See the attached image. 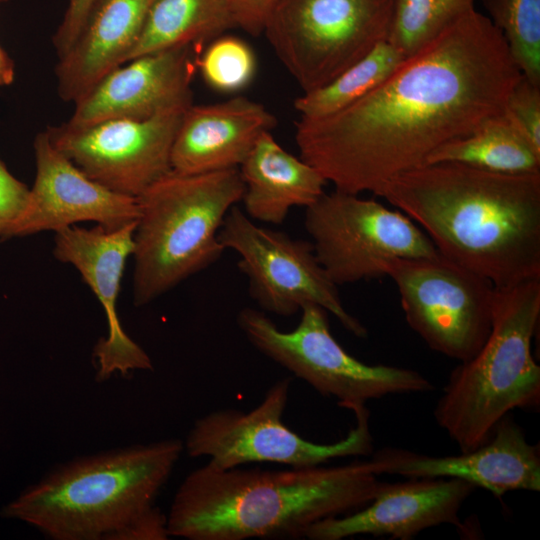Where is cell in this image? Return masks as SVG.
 Returning a JSON list of instances; mask_svg holds the SVG:
<instances>
[{"label":"cell","instance_id":"obj_11","mask_svg":"<svg viewBox=\"0 0 540 540\" xmlns=\"http://www.w3.org/2000/svg\"><path fill=\"white\" fill-rule=\"evenodd\" d=\"M395 283L410 328L433 351L464 362L485 343L492 323L494 285L439 254L384 265Z\"/></svg>","mask_w":540,"mask_h":540},{"label":"cell","instance_id":"obj_26","mask_svg":"<svg viewBox=\"0 0 540 540\" xmlns=\"http://www.w3.org/2000/svg\"><path fill=\"white\" fill-rule=\"evenodd\" d=\"M474 9V0H397L388 42L405 57Z\"/></svg>","mask_w":540,"mask_h":540},{"label":"cell","instance_id":"obj_15","mask_svg":"<svg viewBox=\"0 0 540 540\" xmlns=\"http://www.w3.org/2000/svg\"><path fill=\"white\" fill-rule=\"evenodd\" d=\"M36 173L27 204L7 239L43 231L57 232L84 221L118 229L137 221V199L92 180L50 141L47 130L36 135Z\"/></svg>","mask_w":540,"mask_h":540},{"label":"cell","instance_id":"obj_28","mask_svg":"<svg viewBox=\"0 0 540 540\" xmlns=\"http://www.w3.org/2000/svg\"><path fill=\"white\" fill-rule=\"evenodd\" d=\"M504 114L540 153V84L521 75L507 97Z\"/></svg>","mask_w":540,"mask_h":540},{"label":"cell","instance_id":"obj_14","mask_svg":"<svg viewBox=\"0 0 540 540\" xmlns=\"http://www.w3.org/2000/svg\"><path fill=\"white\" fill-rule=\"evenodd\" d=\"M136 222L118 229L73 225L55 232V258L78 270L105 313L108 333L93 349L98 381L153 369L150 356L123 329L117 311L121 279L134 251Z\"/></svg>","mask_w":540,"mask_h":540},{"label":"cell","instance_id":"obj_17","mask_svg":"<svg viewBox=\"0 0 540 540\" xmlns=\"http://www.w3.org/2000/svg\"><path fill=\"white\" fill-rule=\"evenodd\" d=\"M374 456L383 474L405 478H456L501 497L510 491L540 490L539 445L506 415L483 445L458 455L429 456L401 448H383Z\"/></svg>","mask_w":540,"mask_h":540},{"label":"cell","instance_id":"obj_6","mask_svg":"<svg viewBox=\"0 0 540 540\" xmlns=\"http://www.w3.org/2000/svg\"><path fill=\"white\" fill-rule=\"evenodd\" d=\"M243 192L239 169L201 174L171 170L136 198V306L151 303L222 256L218 233Z\"/></svg>","mask_w":540,"mask_h":540},{"label":"cell","instance_id":"obj_7","mask_svg":"<svg viewBox=\"0 0 540 540\" xmlns=\"http://www.w3.org/2000/svg\"><path fill=\"white\" fill-rule=\"evenodd\" d=\"M299 323L282 331L266 312L246 307L237 323L247 340L263 355L302 379L345 409L389 395L427 393L433 383L420 372L389 365H369L350 355L333 337L328 312L306 304Z\"/></svg>","mask_w":540,"mask_h":540},{"label":"cell","instance_id":"obj_24","mask_svg":"<svg viewBox=\"0 0 540 540\" xmlns=\"http://www.w3.org/2000/svg\"><path fill=\"white\" fill-rule=\"evenodd\" d=\"M404 58L391 43L381 42L325 86L302 93L294 101L295 110L300 117L333 113L378 86Z\"/></svg>","mask_w":540,"mask_h":540},{"label":"cell","instance_id":"obj_5","mask_svg":"<svg viewBox=\"0 0 540 540\" xmlns=\"http://www.w3.org/2000/svg\"><path fill=\"white\" fill-rule=\"evenodd\" d=\"M540 318V277L496 288L489 336L450 372L433 415L460 452L492 436L514 409L540 405V366L532 339Z\"/></svg>","mask_w":540,"mask_h":540},{"label":"cell","instance_id":"obj_12","mask_svg":"<svg viewBox=\"0 0 540 540\" xmlns=\"http://www.w3.org/2000/svg\"><path fill=\"white\" fill-rule=\"evenodd\" d=\"M218 239L225 250L239 255L250 296L264 312L290 316L316 304L354 336L367 337L366 327L343 305L311 242L260 226L237 206L226 215Z\"/></svg>","mask_w":540,"mask_h":540},{"label":"cell","instance_id":"obj_32","mask_svg":"<svg viewBox=\"0 0 540 540\" xmlns=\"http://www.w3.org/2000/svg\"><path fill=\"white\" fill-rule=\"evenodd\" d=\"M169 537L167 516L154 506L115 532L109 540H166Z\"/></svg>","mask_w":540,"mask_h":540},{"label":"cell","instance_id":"obj_29","mask_svg":"<svg viewBox=\"0 0 540 540\" xmlns=\"http://www.w3.org/2000/svg\"><path fill=\"white\" fill-rule=\"evenodd\" d=\"M30 188L15 178L0 161V242L23 212Z\"/></svg>","mask_w":540,"mask_h":540},{"label":"cell","instance_id":"obj_19","mask_svg":"<svg viewBox=\"0 0 540 540\" xmlns=\"http://www.w3.org/2000/svg\"><path fill=\"white\" fill-rule=\"evenodd\" d=\"M276 118L254 100L237 96L223 102L190 105L179 124L171 170L201 174L238 169Z\"/></svg>","mask_w":540,"mask_h":540},{"label":"cell","instance_id":"obj_34","mask_svg":"<svg viewBox=\"0 0 540 540\" xmlns=\"http://www.w3.org/2000/svg\"><path fill=\"white\" fill-rule=\"evenodd\" d=\"M4 1H6V0H0V3H1V2H4Z\"/></svg>","mask_w":540,"mask_h":540},{"label":"cell","instance_id":"obj_33","mask_svg":"<svg viewBox=\"0 0 540 540\" xmlns=\"http://www.w3.org/2000/svg\"><path fill=\"white\" fill-rule=\"evenodd\" d=\"M15 76L14 64L7 53L0 47V86L10 85Z\"/></svg>","mask_w":540,"mask_h":540},{"label":"cell","instance_id":"obj_10","mask_svg":"<svg viewBox=\"0 0 540 540\" xmlns=\"http://www.w3.org/2000/svg\"><path fill=\"white\" fill-rule=\"evenodd\" d=\"M305 209L317 259L337 286L384 276L394 259L440 254L412 219L377 200L335 189Z\"/></svg>","mask_w":540,"mask_h":540},{"label":"cell","instance_id":"obj_20","mask_svg":"<svg viewBox=\"0 0 540 540\" xmlns=\"http://www.w3.org/2000/svg\"><path fill=\"white\" fill-rule=\"evenodd\" d=\"M155 0H100L56 65L57 91L75 103L102 77L126 62Z\"/></svg>","mask_w":540,"mask_h":540},{"label":"cell","instance_id":"obj_22","mask_svg":"<svg viewBox=\"0 0 540 540\" xmlns=\"http://www.w3.org/2000/svg\"><path fill=\"white\" fill-rule=\"evenodd\" d=\"M226 0H155L126 62L180 46H201L234 27Z\"/></svg>","mask_w":540,"mask_h":540},{"label":"cell","instance_id":"obj_4","mask_svg":"<svg viewBox=\"0 0 540 540\" xmlns=\"http://www.w3.org/2000/svg\"><path fill=\"white\" fill-rule=\"evenodd\" d=\"M183 450L181 440L164 439L74 459L24 489L1 514L53 540H109L155 506Z\"/></svg>","mask_w":540,"mask_h":540},{"label":"cell","instance_id":"obj_23","mask_svg":"<svg viewBox=\"0 0 540 540\" xmlns=\"http://www.w3.org/2000/svg\"><path fill=\"white\" fill-rule=\"evenodd\" d=\"M442 162L506 174L540 173V153L504 112L472 133L444 143L428 156L425 164Z\"/></svg>","mask_w":540,"mask_h":540},{"label":"cell","instance_id":"obj_25","mask_svg":"<svg viewBox=\"0 0 540 540\" xmlns=\"http://www.w3.org/2000/svg\"><path fill=\"white\" fill-rule=\"evenodd\" d=\"M521 74L540 84V0H482Z\"/></svg>","mask_w":540,"mask_h":540},{"label":"cell","instance_id":"obj_30","mask_svg":"<svg viewBox=\"0 0 540 540\" xmlns=\"http://www.w3.org/2000/svg\"><path fill=\"white\" fill-rule=\"evenodd\" d=\"M100 0H68L62 22L53 37L58 58L63 56L78 38L90 14Z\"/></svg>","mask_w":540,"mask_h":540},{"label":"cell","instance_id":"obj_8","mask_svg":"<svg viewBox=\"0 0 540 540\" xmlns=\"http://www.w3.org/2000/svg\"><path fill=\"white\" fill-rule=\"evenodd\" d=\"M290 385V378L277 381L248 412L226 408L199 417L183 442L184 450L192 458L207 457V463L218 469L263 462L313 467L338 458L372 454L366 405L351 409L356 424L345 438L334 443L312 442L286 426L282 416Z\"/></svg>","mask_w":540,"mask_h":540},{"label":"cell","instance_id":"obj_18","mask_svg":"<svg viewBox=\"0 0 540 540\" xmlns=\"http://www.w3.org/2000/svg\"><path fill=\"white\" fill-rule=\"evenodd\" d=\"M475 487L456 478H408L388 483L363 508L322 520L304 538L341 540L360 535L408 540L442 524L461 525L459 511Z\"/></svg>","mask_w":540,"mask_h":540},{"label":"cell","instance_id":"obj_1","mask_svg":"<svg viewBox=\"0 0 540 540\" xmlns=\"http://www.w3.org/2000/svg\"><path fill=\"white\" fill-rule=\"evenodd\" d=\"M501 32L472 9L347 106L300 117V157L335 189L374 195L446 142L504 112L521 77Z\"/></svg>","mask_w":540,"mask_h":540},{"label":"cell","instance_id":"obj_2","mask_svg":"<svg viewBox=\"0 0 540 540\" xmlns=\"http://www.w3.org/2000/svg\"><path fill=\"white\" fill-rule=\"evenodd\" d=\"M376 195L412 219L442 256L494 287L540 277V173L424 164Z\"/></svg>","mask_w":540,"mask_h":540},{"label":"cell","instance_id":"obj_9","mask_svg":"<svg viewBox=\"0 0 540 540\" xmlns=\"http://www.w3.org/2000/svg\"><path fill=\"white\" fill-rule=\"evenodd\" d=\"M397 0H279L264 32L303 93L387 41Z\"/></svg>","mask_w":540,"mask_h":540},{"label":"cell","instance_id":"obj_27","mask_svg":"<svg viewBox=\"0 0 540 540\" xmlns=\"http://www.w3.org/2000/svg\"><path fill=\"white\" fill-rule=\"evenodd\" d=\"M196 65L212 89L233 93L247 87L256 72L252 48L234 36H218L197 58Z\"/></svg>","mask_w":540,"mask_h":540},{"label":"cell","instance_id":"obj_31","mask_svg":"<svg viewBox=\"0 0 540 540\" xmlns=\"http://www.w3.org/2000/svg\"><path fill=\"white\" fill-rule=\"evenodd\" d=\"M234 25L258 36L279 0H226Z\"/></svg>","mask_w":540,"mask_h":540},{"label":"cell","instance_id":"obj_21","mask_svg":"<svg viewBox=\"0 0 540 540\" xmlns=\"http://www.w3.org/2000/svg\"><path fill=\"white\" fill-rule=\"evenodd\" d=\"M238 169L245 214L273 225L282 224L293 207L313 204L328 183L315 167L286 151L270 132L258 139Z\"/></svg>","mask_w":540,"mask_h":540},{"label":"cell","instance_id":"obj_13","mask_svg":"<svg viewBox=\"0 0 540 540\" xmlns=\"http://www.w3.org/2000/svg\"><path fill=\"white\" fill-rule=\"evenodd\" d=\"M188 107L142 120L111 119L81 128L62 124L47 132L55 148L89 178L137 198L171 171L173 142Z\"/></svg>","mask_w":540,"mask_h":540},{"label":"cell","instance_id":"obj_3","mask_svg":"<svg viewBox=\"0 0 540 540\" xmlns=\"http://www.w3.org/2000/svg\"><path fill=\"white\" fill-rule=\"evenodd\" d=\"M380 461L265 470L208 463L179 485L167 516L169 536L188 540L304 538L317 522L355 512L386 486Z\"/></svg>","mask_w":540,"mask_h":540},{"label":"cell","instance_id":"obj_16","mask_svg":"<svg viewBox=\"0 0 540 540\" xmlns=\"http://www.w3.org/2000/svg\"><path fill=\"white\" fill-rule=\"evenodd\" d=\"M198 48L161 50L116 67L74 103L64 125L81 128L111 119L142 120L190 106Z\"/></svg>","mask_w":540,"mask_h":540}]
</instances>
